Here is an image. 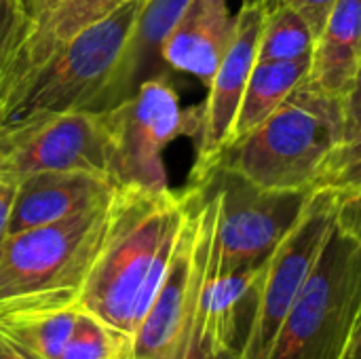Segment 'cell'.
Returning <instances> with one entry per match:
<instances>
[{
    "mask_svg": "<svg viewBox=\"0 0 361 359\" xmlns=\"http://www.w3.org/2000/svg\"><path fill=\"white\" fill-rule=\"evenodd\" d=\"M144 2L127 0L102 21L76 34L27 85L0 121V127L27 125L70 112H91L118 66Z\"/></svg>",
    "mask_w": 361,
    "mask_h": 359,
    "instance_id": "5",
    "label": "cell"
},
{
    "mask_svg": "<svg viewBox=\"0 0 361 359\" xmlns=\"http://www.w3.org/2000/svg\"><path fill=\"white\" fill-rule=\"evenodd\" d=\"M15 193H17L15 184L0 180V241L8 235V220H11V212H13Z\"/></svg>",
    "mask_w": 361,
    "mask_h": 359,
    "instance_id": "24",
    "label": "cell"
},
{
    "mask_svg": "<svg viewBox=\"0 0 361 359\" xmlns=\"http://www.w3.org/2000/svg\"><path fill=\"white\" fill-rule=\"evenodd\" d=\"M361 57V0H336L311 49L305 83L347 102Z\"/></svg>",
    "mask_w": 361,
    "mask_h": 359,
    "instance_id": "15",
    "label": "cell"
},
{
    "mask_svg": "<svg viewBox=\"0 0 361 359\" xmlns=\"http://www.w3.org/2000/svg\"><path fill=\"white\" fill-rule=\"evenodd\" d=\"M123 2L127 0H6L8 19L0 44V121L76 34Z\"/></svg>",
    "mask_w": 361,
    "mask_h": 359,
    "instance_id": "8",
    "label": "cell"
},
{
    "mask_svg": "<svg viewBox=\"0 0 361 359\" xmlns=\"http://www.w3.org/2000/svg\"><path fill=\"white\" fill-rule=\"evenodd\" d=\"M114 188L108 176L82 169L27 176L17 184L8 235L63 220L112 195Z\"/></svg>",
    "mask_w": 361,
    "mask_h": 359,
    "instance_id": "13",
    "label": "cell"
},
{
    "mask_svg": "<svg viewBox=\"0 0 361 359\" xmlns=\"http://www.w3.org/2000/svg\"><path fill=\"white\" fill-rule=\"evenodd\" d=\"M78 307L21 313L0 320V341L21 359H59L74 330Z\"/></svg>",
    "mask_w": 361,
    "mask_h": 359,
    "instance_id": "17",
    "label": "cell"
},
{
    "mask_svg": "<svg viewBox=\"0 0 361 359\" xmlns=\"http://www.w3.org/2000/svg\"><path fill=\"white\" fill-rule=\"evenodd\" d=\"M68 169L108 176L97 112H70L0 127V180L17 186L27 176Z\"/></svg>",
    "mask_w": 361,
    "mask_h": 359,
    "instance_id": "10",
    "label": "cell"
},
{
    "mask_svg": "<svg viewBox=\"0 0 361 359\" xmlns=\"http://www.w3.org/2000/svg\"><path fill=\"white\" fill-rule=\"evenodd\" d=\"M361 307V248L332 229L269 359H343Z\"/></svg>",
    "mask_w": 361,
    "mask_h": 359,
    "instance_id": "4",
    "label": "cell"
},
{
    "mask_svg": "<svg viewBox=\"0 0 361 359\" xmlns=\"http://www.w3.org/2000/svg\"><path fill=\"white\" fill-rule=\"evenodd\" d=\"M186 197L116 186V212L87 277L78 309L131 341L146 317L171 260Z\"/></svg>",
    "mask_w": 361,
    "mask_h": 359,
    "instance_id": "1",
    "label": "cell"
},
{
    "mask_svg": "<svg viewBox=\"0 0 361 359\" xmlns=\"http://www.w3.org/2000/svg\"><path fill=\"white\" fill-rule=\"evenodd\" d=\"M59 359H129V341L89 311L78 309L74 330Z\"/></svg>",
    "mask_w": 361,
    "mask_h": 359,
    "instance_id": "19",
    "label": "cell"
},
{
    "mask_svg": "<svg viewBox=\"0 0 361 359\" xmlns=\"http://www.w3.org/2000/svg\"><path fill=\"white\" fill-rule=\"evenodd\" d=\"M267 6L269 0L260 4H243L237 13L231 47L207 87L209 95L203 104L201 131L197 135V163L192 167L190 184H199L207 178L209 169L233 140L237 112L256 66Z\"/></svg>",
    "mask_w": 361,
    "mask_h": 359,
    "instance_id": "11",
    "label": "cell"
},
{
    "mask_svg": "<svg viewBox=\"0 0 361 359\" xmlns=\"http://www.w3.org/2000/svg\"><path fill=\"white\" fill-rule=\"evenodd\" d=\"M97 114L110 182L118 188L163 193L169 190L163 150L178 135H199L203 106L182 110L169 76H163L146 80L133 97Z\"/></svg>",
    "mask_w": 361,
    "mask_h": 359,
    "instance_id": "6",
    "label": "cell"
},
{
    "mask_svg": "<svg viewBox=\"0 0 361 359\" xmlns=\"http://www.w3.org/2000/svg\"><path fill=\"white\" fill-rule=\"evenodd\" d=\"M235 23L226 0H190L163 47L167 66L209 87L231 47Z\"/></svg>",
    "mask_w": 361,
    "mask_h": 359,
    "instance_id": "14",
    "label": "cell"
},
{
    "mask_svg": "<svg viewBox=\"0 0 361 359\" xmlns=\"http://www.w3.org/2000/svg\"><path fill=\"white\" fill-rule=\"evenodd\" d=\"M361 188V127L326 157L311 190H332L338 197L353 195Z\"/></svg>",
    "mask_w": 361,
    "mask_h": 359,
    "instance_id": "20",
    "label": "cell"
},
{
    "mask_svg": "<svg viewBox=\"0 0 361 359\" xmlns=\"http://www.w3.org/2000/svg\"><path fill=\"white\" fill-rule=\"evenodd\" d=\"M357 127H361V57L357 63V72H355V80H353V89L345 102V135L353 133Z\"/></svg>",
    "mask_w": 361,
    "mask_h": 359,
    "instance_id": "23",
    "label": "cell"
},
{
    "mask_svg": "<svg viewBox=\"0 0 361 359\" xmlns=\"http://www.w3.org/2000/svg\"><path fill=\"white\" fill-rule=\"evenodd\" d=\"M0 359H21V358H19V355H17V353H15L6 343H2V341H0Z\"/></svg>",
    "mask_w": 361,
    "mask_h": 359,
    "instance_id": "28",
    "label": "cell"
},
{
    "mask_svg": "<svg viewBox=\"0 0 361 359\" xmlns=\"http://www.w3.org/2000/svg\"><path fill=\"white\" fill-rule=\"evenodd\" d=\"M309 63L311 55L290 61H256L237 112L231 144L254 131L283 104V99L305 80Z\"/></svg>",
    "mask_w": 361,
    "mask_h": 359,
    "instance_id": "16",
    "label": "cell"
},
{
    "mask_svg": "<svg viewBox=\"0 0 361 359\" xmlns=\"http://www.w3.org/2000/svg\"><path fill=\"white\" fill-rule=\"evenodd\" d=\"M313 34L305 19L283 2L269 0L256 61H290L311 55Z\"/></svg>",
    "mask_w": 361,
    "mask_h": 359,
    "instance_id": "18",
    "label": "cell"
},
{
    "mask_svg": "<svg viewBox=\"0 0 361 359\" xmlns=\"http://www.w3.org/2000/svg\"><path fill=\"white\" fill-rule=\"evenodd\" d=\"M114 212L116 188L63 220L6 235L0 241V320L78 307Z\"/></svg>",
    "mask_w": 361,
    "mask_h": 359,
    "instance_id": "2",
    "label": "cell"
},
{
    "mask_svg": "<svg viewBox=\"0 0 361 359\" xmlns=\"http://www.w3.org/2000/svg\"><path fill=\"white\" fill-rule=\"evenodd\" d=\"M260 2H267V0H243V4H260Z\"/></svg>",
    "mask_w": 361,
    "mask_h": 359,
    "instance_id": "29",
    "label": "cell"
},
{
    "mask_svg": "<svg viewBox=\"0 0 361 359\" xmlns=\"http://www.w3.org/2000/svg\"><path fill=\"white\" fill-rule=\"evenodd\" d=\"M277 2L288 4L305 19V23L309 25V30L313 34V42L322 34V30L336 4V0H277Z\"/></svg>",
    "mask_w": 361,
    "mask_h": 359,
    "instance_id": "21",
    "label": "cell"
},
{
    "mask_svg": "<svg viewBox=\"0 0 361 359\" xmlns=\"http://www.w3.org/2000/svg\"><path fill=\"white\" fill-rule=\"evenodd\" d=\"M336 193L313 190L302 218L267 260L239 359H269L298 292L336 224Z\"/></svg>",
    "mask_w": 361,
    "mask_h": 359,
    "instance_id": "9",
    "label": "cell"
},
{
    "mask_svg": "<svg viewBox=\"0 0 361 359\" xmlns=\"http://www.w3.org/2000/svg\"><path fill=\"white\" fill-rule=\"evenodd\" d=\"M0 4H2V0H0Z\"/></svg>",
    "mask_w": 361,
    "mask_h": 359,
    "instance_id": "30",
    "label": "cell"
},
{
    "mask_svg": "<svg viewBox=\"0 0 361 359\" xmlns=\"http://www.w3.org/2000/svg\"><path fill=\"white\" fill-rule=\"evenodd\" d=\"M205 180L218 193L212 262L220 273L262 269L298 224L313 195L311 188H262L220 167L212 169Z\"/></svg>",
    "mask_w": 361,
    "mask_h": 359,
    "instance_id": "7",
    "label": "cell"
},
{
    "mask_svg": "<svg viewBox=\"0 0 361 359\" xmlns=\"http://www.w3.org/2000/svg\"><path fill=\"white\" fill-rule=\"evenodd\" d=\"M184 359H239V355L233 351H218V353L205 351V353H186Z\"/></svg>",
    "mask_w": 361,
    "mask_h": 359,
    "instance_id": "26",
    "label": "cell"
},
{
    "mask_svg": "<svg viewBox=\"0 0 361 359\" xmlns=\"http://www.w3.org/2000/svg\"><path fill=\"white\" fill-rule=\"evenodd\" d=\"M336 229L351 237L361 248V188L353 195L338 197L336 205Z\"/></svg>",
    "mask_w": 361,
    "mask_h": 359,
    "instance_id": "22",
    "label": "cell"
},
{
    "mask_svg": "<svg viewBox=\"0 0 361 359\" xmlns=\"http://www.w3.org/2000/svg\"><path fill=\"white\" fill-rule=\"evenodd\" d=\"M343 138L345 102L302 80L264 123L226 146L212 169L235 171L262 188L307 190Z\"/></svg>",
    "mask_w": 361,
    "mask_h": 359,
    "instance_id": "3",
    "label": "cell"
},
{
    "mask_svg": "<svg viewBox=\"0 0 361 359\" xmlns=\"http://www.w3.org/2000/svg\"><path fill=\"white\" fill-rule=\"evenodd\" d=\"M190 0H146L135 23L127 47L118 59V66L93 104L91 112L110 110L125 99L133 97L135 91L152 78L169 76V66L163 57V47L180 21Z\"/></svg>",
    "mask_w": 361,
    "mask_h": 359,
    "instance_id": "12",
    "label": "cell"
},
{
    "mask_svg": "<svg viewBox=\"0 0 361 359\" xmlns=\"http://www.w3.org/2000/svg\"><path fill=\"white\" fill-rule=\"evenodd\" d=\"M6 19H8V11H6V0H2L0 4V44H2V36L6 30Z\"/></svg>",
    "mask_w": 361,
    "mask_h": 359,
    "instance_id": "27",
    "label": "cell"
},
{
    "mask_svg": "<svg viewBox=\"0 0 361 359\" xmlns=\"http://www.w3.org/2000/svg\"><path fill=\"white\" fill-rule=\"evenodd\" d=\"M343 359H361V307L360 313H357V320H355V326H353V332H351V339H349V345H347V351Z\"/></svg>",
    "mask_w": 361,
    "mask_h": 359,
    "instance_id": "25",
    "label": "cell"
}]
</instances>
